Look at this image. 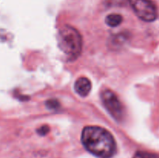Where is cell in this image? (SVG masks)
<instances>
[{
  "instance_id": "obj_1",
  "label": "cell",
  "mask_w": 159,
  "mask_h": 158,
  "mask_svg": "<svg viewBox=\"0 0 159 158\" xmlns=\"http://www.w3.org/2000/svg\"><path fill=\"white\" fill-rule=\"evenodd\" d=\"M82 142L89 152L99 158H110L116 152V142L107 129L96 125L83 129Z\"/></svg>"
},
{
  "instance_id": "obj_2",
  "label": "cell",
  "mask_w": 159,
  "mask_h": 158,
  "mask_svg": "<svg viewBox=\"0 0 159 158\" xmlns=\"http://www.w3.org/2000/svg\"><path fill=\"white\" fill-rule=\"evenodd\" d=\"M58 43L69 60H75L82 52V37L77 29L68 25L62 26L59 30Z\"/></svg>"
},
{
  "instance_id": "obj_3",
  "label": "cell",
  "mask_w": 159,
  "mask_h": 158,
  "mask_svg": "<svg viewBox=\"0 0 159 158\" xmlns=\"http://www.w3.org/2000/svg\"><path fill=\"white\" fill-rule=\"evenodd\" d=\"M130 6L139 19L153 22L158 17V10L152 0H129Z\"/></svg>"
},
{
  "instance_id": "obj_4",
  "label": "cell",
  "mask_w": 159,
  "mask_h": 158,
  "mask_svg": "<svg viewBox=\"0 0 159 158\" xmlns=\"http://www.w3.org/2000/svg\"><path fill=\"white\" fill-rule=\"evenodd\" d=\"M101 99L110 114L116 120H122L124 116V108L116 94L110 90H105L101 93Z\"/></svg>"
},
{
  "instance_id": "obj_5",
  "label": "cell",
  "mask_w": 159,
  "mask_h": 158,
  "mask_svg": "<svg viewBox=\"0 0 159 158\" xmlns=\"http://www.w3.org/2000/svg\"><path fill=\"white\" fill-rule=\"evenodd\" d=\"M91 89V81L86 77H80L75 83V90L82 97H85L88 95Z\"/></svg>"
},
{
  "instance_id": "obj_6",
  "label": "cell",
  "mask_w": 159,
  "mask_h": 158,
  "mask_svg": "<svg viewBox=\"0 0 159 158\" xmlns=\"http://www.w3.org/2000/svg\"><path fill=\"white\" fill-rule=\"evenodd\" d=\"M122 21L123 17L119 14H110V15H107L106 18V23L112 27L119 26L122 23Z\"/></svg>"
},
{
  "instance_id": "obj_7",
  "label": "cell",
  "mask_w": 159,
  "mask_h": 158,
  "mask_svg": "<svg viewBox=\"0 0 159 158\" xmlns=\"http://www.w3.org/2000/svg\"><path fill=\"white\" fill-rule=\"evenodd\" d=\"M133 158H159V155L144 151H138L134 154Z\"/></svg>"
},
{
  "instance_id": "obj_8",
  "label": "cell",
  "mask_w": 159,
  "mask_h": 158,
  "mask_svg": "<svg viewBox=\"0 0 159 158\" xmlns=\"http://www.w3.org/2000/svg\"><path fill=\"white\" fill-rule=\"evenodd\" d=\"M46 105L49 109L57 110L60 108V103L56 99H51L46 102Z\"/></svg>"
},
{
  "instance_id": "obj_9",
  "label": "cell",
  "mask_w": 159,
  "mask_h": 158,
  "mask_svg": "<svg viewBox=\"0 0 159 158\" xmlns=\"http://www.w3.org/2000/svg\"><path fill=\"white\" fill-rule=\"evenodd\" d=\"M49 132V127L48 125H43L37 129V133L40 136H45Z\"/></svg>"
}]
</instances>
